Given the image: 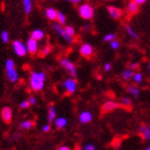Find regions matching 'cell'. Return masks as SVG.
<instances>
[{
	"label": "cell",
	"mask_w": 150,
	"mask_h": 150,
	"mask_svg": "<svg viewBox=\"0 0 150 150\" xmlns=\"http://www.w3.org/2000/svg\"><path fill=\"white\" fill-rule=\"evenodd\" d=\"M56 116H57L56 110H55V107L52 106L50 110H48V121L50 122L54 121V120L56 119Z\"/></svg>",
	"instance_id": "22"
},
{
	"label": "cell",
	"mask_w": 150,
	"mask_h": 150,
	"mask_svg": "<svg viewBox=\"0 0 150 150\" xmlns=\"http://www.w3.org/2000/svg\"><path fill=\"white\" fill-rule=\"evenodd\" d=\"M110 48H112V50H118L119 47H120V42L117 41L116 39L112 40V42H110Z\"/></svg>",
	"instance_id": "33"
},
{
	"label": "cell",
	"mask_w": 150,
	"mask_h": 150,
	"mask_svg": "<svg viewBox=\"0 0 150 150\" xmlns=\"http://www.w3.org/2000/svg\"><path fill=\"white\" fill-rule=\"evenodd\" d=\"M67 1H70V2H72V3H79V2H81L83 0H67Z\"/></svg>",
	"instance_id": "41"
},
{
	"label": "cell",
	"mask_w": 150,
	"mask_h": 150,
	"mask_svg": "<svg viewBox=\"0 0 150 150\" xmlns=\"http://www.w3.org/2000/svg\"><path fill=\"white\" fill-rule=\"evenodd\" d=\"M79 54L85 58H90L93 54V47L89 43H84L79 48Z\"/></svg>",
	"instance_id": "9"
},
{
	"label": "cell",
	"mask_w": 150,
	"mask_h": 150,
	"mask_svg": "<svg viewBox=\"0 0 150 150\" xmlns=\"http://www.w3.org/2000/svg\"><path fill=\"white\" fill-rule=\"evenodd\" d=\"M133 81H134V83H136V84L142 83V81H143V74H142L141 72L134 73V75H133Z\"/></svg>",
	"instance_id": "27"
},
{
	"label": "cell",
	"mask_w": 150,
	"mask_h": 150,
	"mask_svg": "<svg viewBox=\"0 0 150 150\" xmlns=\"http://www.w3.org/2000/svg\"><path fill=\"white\" fill-rule=\"evenodd\" d=\"M0 37H1V41H2L3 43H8V42L10 41V35L6 30H3V31L1 32Z\"/></svg>",
	"instance_id": "26"
},
{
	"label": "cell",
	"mask_w": 150,
	"mask_h": 150,
	"mask_svg": "<svg viewBox=\"0 0 150 150\" xmlns=\"http://www.w3.org/2000/svg\"><path fill=\"white\" fill-rule=\"evenodd\" d=\"M119 107V104L114 102V101H107L102 105V112H108L116 110Z\"/></svg>",
	"instance_id": "12"
},
{
	"label": "cell",
	"mask_w": 150,
	"mask_h": 150,
	"mask_svg": "<svg viewBox=\"0 0 150 150\" xmlns=\"http://www.w3.org/2000/svg\"><path fill=\"white\" fill-rule=\"evenodd\" d=\"M146 150H150V146H149V147H148V148H147V149H146Z\"/></svg>",
	"instance_id": "46"
},
{
	"label": "cell",
	"mask_w": 150,
	"mask_h": 150,
	"mask_svg": "<svg viewBox=\"0 0 150 150\" xmlns=\"http://www.w3.org/2000/svg\"><path fill=\"white\" fill-rule=\"evenodd\" d=\"M1 117H2L3 121L6 122V123H10V122L12 121V117H13L12 110L8 106L3 107L2 110H1Z\"/></svg>",
	"instance_id": "10"
},
{
	"label": "cell",
	"mask_w": 150,
	"mask_h": 150,
	"mask_svg": "<svg viewBox=\"0 0 150 150\" xmlns=\"http://www.w3.org/2000/svg\"><path fill=\"white\" fill-rule=\"evenodd\" d=\"M33 125V122L31 120H25L21 123V128L22 129H30Z\"/></svg>",
	"instance_id": "28"
},
{
	"label": "cell",
	"mask_w": 150,
	"mask_h": 150,
	"mask_svg": "<svg viewBox=\"0 0 150 150\" xmlns=\"http://www.w3.org/2000/svg\"><path fill=\"white\" fill-rule=\"evenodd\" d=\"M138 11H139V4L136 3L135 1H133V0H131V1L127 4V12H128V14H130V15H134Z\"/></svg>",
	"instance_id": "11"
},
{
	"label": "cell",
	"mask_w": 150,
	"mask_h": 150,
	"mask_svg": "<svg viewBox=\"0 0 150 150\" xmlns=\"http://www.w3.org/2000/svg\"><path fill=\"white\" fill-rule=\"evenodd\" d=\"M78 14L83 19L89 21L93 17L94 15V9L93 6L89 3H83L78 6Z\"/></svg>",
	"instance_id": "2"
},
{
	"label": "cell",
	"mask_w": 150,
	"mask_h": 150,
	"mask_svg": "<svg viewBox=\"0 0 150 150\" xmlns=\"http://www.w3.org/2000/svg\"><path fill=\"white\" fill-rule=\"evenodd\" d=\"M64 30H66V32L70 35V37L74 38V35H75V29L73 28L72 26H66V27H64Z\"/></svg>",
	"instance_id": "29"
},
{
	"label": "cell",
	"mask_w": 150,
	"mask_h": 150,
	"mask_svg": "<svg viewBox=\"0 0 150 150\" xmlns=\"http://www.w3.org/2000/svg\"><path fill=\"white\" fill-rule=\"evenodd\" d=\"M58 150H70L69 147H66V146H63V147H60Z\"/></svg>",
	"instance_id": "42"
},
{
	"label": "cell",
	"mask_w": 150,
	"mask_h": 150,
	"mask_svg": "<svg viewBox=\"0 0 150 150\" xmlns=\"http://www.w3.org/2000/svg\"><path fill=\"white\" fill-rule=\"evenodd\" d=\"M29 106H30L29 101H23L22 103L19 104V107H21V108H28Z\"/></svg>",
	"instance_id": "34"
},
{
	"label": "cell",
	"mask_w": 150,
	"mask_h": 150,
	"mask_svg": "<svg viewBox=\"0 0 150 150\" xmlns=\"http://www.w3.org/2000/svg\"><path fill=\"white\" fill-rule=\"evenodd\" d=\"M52 1H56V0H52Z\"/></svg>",
	"instance_id": "47"
},
{
	"label": "cell",
	"mask_w": 150,
	"mask_h": 150,
	"mask_svg": "<svg viewBox=\"0 0 150 150\" xmlns=\"http://www.w3.org/2000/svg\"><path fill=\"white\" fill-rule=\"evenodd\" d=\"M42 130H43V132H48L50 130V127L48 125H44L43 127V129H42Z\"/></svg>",
	"instance_id": "39"
},
{
	"label": "cell",
	"mask_w": 150,
	"mask_h": 150,
	"mask_svg": "<svg viewBox=\"0 0 150 150\" xmlns=\"http://www.w3.org/2000/svg\"><path fill=\"white\" fill-rule=\"evenodd\" d=\"M62 88L66 90L67 93H73V92H75V90H76V88H77V83H76V81L75 79H73V78H68V79H66V81L62 83Z\"/></svg>",
	"instance_id": "6"
},
{
	"label": "cell",
	"mask_w": 150,
	"mask_h": 150,
	"mask_svg": "<svg viewBox=\"0 0 150 150\" xmlns=\"http://www.w3.org/2000/svg\"><path fill=\"white\" fill-rule=\"evenodd\" d=\"M26 47H27V50L30 55H35L39 50V41L32 39V38H29L28 40L26 41Z\"/></svg>",
	"instance_id": "7"
},
{
	"label": "cell",
	"mask_w": 150,
	"mask_h": 150,
	"mask_svg": "<svg viewBox=\"0 0 150 150\" xmlns=\"http://www.w3.org/2000/svg\"><path fill=\"white\" fill-rule=\"evenodd\" d=\"M133 75H134L133 70H132V69H127V70H125V71L122 72L121 76H122V78H123L125 81H130V79H132V78H133Z\"/></svg>",
	"instance_id": "21"
},
{
	"label": "cell",
	"mask_w": 150,
	"mask_h": 150,
	"mask_svg": "<svg viewBox=\"0 0 150 150\" xmlns=\"http://www.w3.org/2000/svg\"><path fill=\"white\" fill-rule=\"evenodd\" d=\"M44 35H45V33H44V31L41 30V29H35V30L31 31V33H30V38H32V39H35V40H37V41L43 40Z\"/></svg>",
	"instance_id": "17"
},
{
	"label": "cell",
	"mask_w": 150,
	"mask_h": 150,
	"mask_svg": "<svg viewBox=\"0 0 150 150\" xmlns=\"http://www.w3.org/2000/svg\"><path fill=\"white\" fill-rule=\"evenodd\" d=\"M12 46L14 50V53L18 57H24L27 55L28 50L26 47V44H24L21 40H14L12 42Z\"/></svg>",
	"instance_id": "3"
},
{
	"label": "cell",
	"mask_w": 150,
	"mask_h": 150,
	"mask_svg": "<svg viewBox=\"0 0 150 150\" xmlns=\"http://www.w3.org/2000/svg\"><path fill=\"white\" fill-rule=\"evenodd\" d=\"M84 150H97V148H96V146L93 144H88L85 146Z\"/></svg>",
	"instance_id": "35"
},
{
	"label": "cell",
	"mask_w": 150,
	"mask_h": 150,
	"mask_svg": "<svg viewBox=\"0 0 150 150\" xmlns=\"http://www.w3.org/2000/svg\"><path fill=\"white\" fill-rule=\"evenodd\" d=\"M68 123L66 118H63V117H60V118H56L55 119V125H56L58 129H62L64 128Z\"/></svg>",
	"instance_id": "19"
},
{
	"label": "cell",
	"mask_w": 150,
	"mask_h": 150,
	"mask_svg": "<svg viewBox=\"0 0 150 150\" xmlns=\"http://www.w3.org/2000/svg\"><path fill=\"white\" fill-rule=\"evenodd\" d=\"M138 67H139L138 62H132L131 64H130V69H132V70H136V69H138Z\"/></svg>",
	"instance_id": "36"
},
{
	"label": "cell",
	"mask_w": 150,
	"mask_h": 150,
	"mask_svg": "<svg viewBox=\"0 0 150 150\" xmlns=\"http://www.w3.org/2000/svg\"><path fill=\"white\" fill-rule=\"evenodd\" d=\"M6 77L9 79L10 81H12V83H16V81H18V73L17 71L14 69H10V70H6Z\"/></svg>",
	"instance_id": "13"
},
{
	"label": "cell",
	"mask_w": 150,
	"mask_h": 150,
	"mask_svg": "<svg viewBox=\"0 0 150 150\" xmlns=\"http://www.w3.org/2000/svg\"><path fill=\"white\" fill-rule=\"evenodd\" d=\"M106 10H107V12H108L110 17L114 19H118L123 15V11H122L120 8H117V6H108L106 8Z\"/></svg>",
	"instance_id": "8"
},
{
	"label": "cell",
	"mask_w": 150,
	"mask_h": 150,
	"mask_svg": "<svg viewBox=\"0 0 150 150\" xmlns=\"http://www.w3.org/2000/svg\"><path fill=\"white\" fill-rule=\"evenodd\" d=\"M127 90H128L129 93H131L134 98H138L139 97V93H141L139 89L137 87H135V86H128Z\"/></svg>",
	"instance_id": "20"
},
{
	"label": "cell",
	"mask_w": 150,
	"mask_h": 150,
	"mask_svg": "<svg viewBox=\"0 0 150 150\" xmlns=\"http://www.w3.org/2000/svg\"><path fill=\"white\" fill-rule=\"evenodd\" d=\"M110 69H112V64L110 63H105L104 64V71L108 72V71H110Z\"/></svg>",
	"instance_id": "38"
},
{
	"label": "cell",
	"mask_w": 150,
	"mask_h": 150,
	"mask_svg": "<svg viewBox=\"0 0 150 150\" xmlns=\"http://www.w3.org/2000/svg\"><path fill=\"white\" fill-rule=\"evenodd\" d=\"M133 1H135V2L138 3V4H143V3H145L147 0H133Z\"/></svg>",
	"instance_id": "40"
},
{
	"label": "cell",
	"mask_w": 150,
	"mask_h": 150,
	"mask_svg": "<svg viewBox=\"0 0 150 150\" xmlns=\"http://www.w3.org/2000/svg\"><path fill=\"white\" fill-rule=\"evenodd\" d=\"M50 52H52V46H50V44H46V45L44 46L43 50L40 52V56L41 57H45V56H47Z\"/></svg>",
	"instance_id": "23"
},
{
	"label": "cell",
	"mask_w": 150,
	"mask_h": 150,
	"mask_svg": "<svg viewBox=\"0 0 150 150\" xmlns=\"http://www.w3.org/2000/svg\"><path fill=\"white\" fill-rule=\"evenodd\" d=\"M28 101H29V103H30V105H35V104L37 103V99H35V97H30Z\"/></svg>",
	"instance_id": "37"
},
{
	"label": "cell",
	"mask_w": 150,
	"mask_h": 150,
	"mask_svg": "<svg viewBox=\"0 0 150 150\" xmlns=\"http://www.w3.org/2000/svg\"><path fill=\"white\" fill-rule=\"evenodd\" d=\"M92 120V115H91L90 112H87V110H85V112H81V115H79V121L81 123H88V122H90Z\"/></svg>",
	"instance_id": "16"
},
{
	"label": "cell",
	"mask_w": 150,
	"mask_h": 150,
	"mask_svg": "<svg viewBox=\"0 0 150 150\" xmlns=\"http://www.w3.org/2000/svg\"><path fill=\"white\" fill-rule=\"evenodd\" d=\"M139 134L142 135V137L144 139L150 141V125H142L139 128Z\"/></svg>",
	"instance_id": "15"
},
{
	"label": "cell",
	"mask_w": 150,
	"mask_h": 150,
	"mask_svg": "<svg viewBox=\"0 0 150 150\" xmlns=\"http://www.w3.org/2000/svg\"><path fill=\"white\" fill-rule=\"evenodd\" d=\"M121 104L122 105H125V106H130V105L132 104V101L130 98L123 97V98H121Z\"/></svg>",
	"instance_id": "32"
},
{
	"label": "cell",
	"mask_w": 150,
	"mask_h": 150,
	"mask_svg": "<svg viewBox=\"0 0 150 150\" xmlns=\"http://www.w3.org/2000/svg\"><path fill=\"white\" fill-rule=\"evenodd\" d=\"M23 9H24V12L26 14H29V13L32 11V0H23Z\"/></svg>",
	"instance_id": "18"
},
{
	"label": "cell",
	"mask_w": 150,
	"mask_h": 150,
	"mask_svg": "<svg viewBox=\"0 0 150 150\" xmlns=\"http://www.w3.org/2000/svg\"><path fill=\"white\" fill-rule=\"evenodd\" d=\"M60 66L62 67L63 69L66 70L67 72L69 73L71 76L75 77L76 75H77V72H76V68H75L74 63L69 60L68 58H62V59L60 60Z\"/></svg>",
	"instance_id": "4"
},
{
	"label": "cell",
	"mask_w": 150,
	"mask_h": 150,
	"mask_svg": "<svg viewBox=\"0 0 150 150\" xmlns=\"http://www.w3.org/2000/svg\"><path fill=\"white\" fill-rule=\"evenodd\" d=\"M66 22H67L66 15H64L62 12H58V15H57V23L60 24V25H64Z\"/></svg>",
	"instance_id": "24"
},
{
	"label": "cell",
	"mask_w": 150,
	"mask_h": 150,
	"mask_svg": "<svg viewBox=\"0 0 150 150\" xmlns=\"http://www.w3.org/2000/svg\"><path fill=\"white\" fill-rule=\"evenodd\" d=\"M148 70H149V71H150V62L148 63Z\"/></svg>",
	"instance_id": "45"
},
{
	"label": "cell",
	"mask_w": 150,
	"mask_h": 150,
	"mask_svg": "<svg viewBox=\"0 0 150 150\" xmlns=\"http://www.w3.org/2000/svg\"><path fill=\"white\" fill-rule=\"evenodd\" d=\"M125 30H127V32H128V35H130V37H132L133 39H138V35L133 30V28H132L131 26H129V25L125 26Z\"/></svg>",
	"instance_id": "25"
},
{
	"label": "cell",
	"mask_w": 150,
	"mask_h": 150,
	"mask_svg": "<svg viewBox=\"0 0 150 150\" xmlns=\"http://www.w3.org/2000/svg\"><path fill=\"white\" fill-rule=\"evenodd\" d=\"M52 27H53L54 30H55V31H56L60 37L62 38L63 40L67 41L68 43H73V42H74V38L70 37V35L67 33L66 30H64V28L62 27V25H60V24H58V23H54Z\"/></svg>",
	"instance_id": "5"
},
{
	"label": "cell",
	"mask_w": 150,
	"mask_h": 150,
	"mask_svg": "<svg viewBox=\"0 0 150 150\" xmlns=\"http://www.w3.org/2000/svg\"><path fill=\"white\" fill-rule=\"evenodd\" d=\"M57 15H58V11L54 8H47L45 10V16L50 21H57Z\"/></svg>",
	"instance_id": "14"
},
{
	"label": "cell",
	"mask_w": 150,
	"mask_h": 150,
	"mask_svg": "<svg viewBox=\"0 0 150 150\" xmlns=\"http://www.w3.org/2000/svg\"><path fill=\"white\" fill-rule=\"evenodd\" d=\"M15 68V63L12 59H8L6 61V70H10V69H14Z\"/></svg>",
	"instance_id": "31"
},
{
	"label": "cell",
	"mask_w": 150,
	"mask_h": 150,
	"mask_svg": "<svg viewBox=\"0 0 150 150\" xmlns=\"http://www.w3.org/2000/svg\"><path fill=\"white\" fill-rule=\"evenodd\" d=\"M46 81V74L42 71H33L30 74L29 85L33 91H41L45 86Z\"/></svg>",
	"instance_id": "1"
},
{
	"label": "cell",
	"mask_w": 150,
	"mask_h": 150,
	"mask_svg": "<svg viewBox=\"0 0 150 150\" xmlns=\"http://www.w3.org/2000/svg\"><path fill=\"white\" fill-rule=\"evenodd\" d=\"M83 29H84V30H88V29H89V25H88V24L84 25V26H83Z\"/></svg>",
	"instance_id": "43"
},
{
	"label": "cell",
	"mask_w": 150,
	"mask_h": 150,
	"mask_svg": "<svg viewBox=\"0 0 150 150\" xmlns=\"http://www.w3.org/2000/svg\"><path fill=\"white\" fill-rule=\"evenodd\" d=\"M115 39H116L115 33H107V35H104L103 41H104V42H112V41L115 40Z\"/></svg>",
	"instance_id": "30"
},
{
	"label": "cell",
	"mask_w": 150,
	"mask_h": 150,
	"mask_svg": "<svg viewBox=\"0 0 150 150\" xmlns=\"http://www.w3.org/2000/svg\"><path fill=\"white\" fill-rule=\"evenodd\" d=\"M75 150H81V146H79V145L75 146Z\"/></svg>",
	"instance_id": "44"
}]
</instances>
